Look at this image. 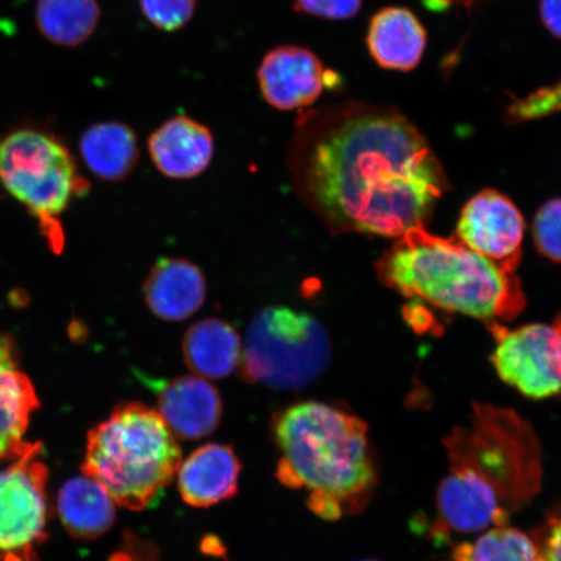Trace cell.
<instances>
[{
	"label": "cell",
	"mask_w": 561,
	"mask_h": 561,
	"mask_svg": "<svg viewBox=\"0 0 561 561\" xmlns=\"http://www.w3.org/2000/svg\"><path fill=\"white\" fill-rule=\"evenodd\" d=\"M289 159L300 198L333 233L397 240L425 228L448 191L437 157L402 116L307 112Z\"/></svg>",
	"instance_id": "1"
},
{
	"label": "cell",
	"mask_w": 561,
	"mask_h": 561,
	"mask_svg": "<svg viewBox=\"0 0 561 561\" xmlns=\"http://www.w3.org/2000/svg\"><path fill=\"white\" fill-rule=\"evenodd\" d=\"M444 445L450 466L437 491V541L507 525L541 490V444L514 410L474 404Z\"/></svg>",
	"instance_id": "2"
},
{
	"label": "cell",
	"mask_w": 561,
	"mask_h": 561,
	"mask_svg": "<svg viewBox=\"0 0 561 561\" xmlns=\"http://www.w3.org/2000/svg\"><path fill=\"white\" fill-rule=\"evenodd\" d=\"M272 434L279 451L278 481L310 490L307 504L314 515L334 522L367 506L378 472L363 420L340 407L306 401L279 410Z\"/></svg>",
	"instance_id": "3"
},
{
	"label": "cell",
	"mask_w": 561,
	"mask_h": 561,
	"mask_svg": "<svg viewBox=\"0 0 561 561\" xmlns=\"http://www.w3.org/2000/svg\"><path fill=\"white\" fill-rule=\"evenodd\" d=\"M378 278L407 298L485 322L514 320L524 311L522 280L477 254L458 237L425 228L397 238L376 265Z\"/></svg>",
	"instance_id": "4"
},
{
	"label": "cell",
	"mask_w": 561,
	"mask_h": 561,
	"mask_svg": "<svg viewBox=\"0 0 561 561\" xmlns=\"http://www.w3.org/2000/svg\"><path fill=\"white\" fill-rule=\"evenodd\" d=\"M181 462L178 437L160 413L129 402L90 432L83 473L100 482L117 506L144 511L171 485Z\"/></svg>",
	"instance_id": "5"
},
{
	"label": "cell",
	"mask_w": 561,
	"mask_h": 561,
	"mask_svg": "<svg viewBox=\"0 0 561 561\" xmlns=\"http://www.w3.org/2000/svg\"><path fill=\"white\" fill-rule=\"evenodd\" d=\"M332 342L314 316L271 306L251 320L242 345V376L275 390H299L324 374Z\"/></svg>",
	"instance_id": "6"
},
{
	"label": "cell",
	"mask_w": 561,
	"mask_h": 561,
	"mask_svg": "<svg viewBox=\"0 0 561 561\" xmlns=\"http://www.w3.org/2000/svg\"><path fill=\"white\" fill-rule=\"evenodd\" d=\"M0 182L45 221L60 215L82 186L67 147L35 129L12 131L0 140Z\"/></svg>",
	"instance_id": "7"
},
{
	"label": "cell",
	"mask_w": 561,
	"mask_h": 561,
	"mask_svg": "<svg viewBox=\"0 0 561 561\" xmlns=\"http://www.w3.org/2000/svg\"><path fill=\"white\" fill-rule=\"evenodd\" d=\"M495 340L490 360L502 381L531 399H546L561 391V339L557 329L530 324L508 329L488 322Z\"/></svg>",
	"instance_id": "8"
},
{
	"label": "cell",
	"mask_w": 561,
	"mask_h": 561,
	"mask_svg": "<svg viewBox=\"0 0 561 561\" xmlns=\"http://www.w3.org/2000/svg\"><path fill=\"white\" fill-rule=\"evenodd\" d=\"M42 446L30 450L0 469V552L32 549L47 523V467Z\"/></svg>",
	"instance_id": "9"
},
{
	"label": "cell",
	"mask_w": 561,
	"mask_h": 561,
	"mask_svg": "<svg viewBox=\"0 0 561 561\" xmlns=\"http://www.w3.org/2000/svg\"><path fill=\"white\" fill-rule=\"evenodd\" d=\"M459 240L502 270L515 273L520 265L525 234L524 217L506 195L483 191L460 214Z\"/></svg>",
	"instance_id": "10"
},
{
	"label": "cell",
	"mask_w": 561,
	"mask_h": 561,
	"mask_svg": "<svg viewBox=\"0 0 561 561\" xmlns=\"http://www.w3.org/2000/svg\"><path fill=\"white\" fill-rule=\"evenodd\" d=\"M314 53L301 46H279L266 54L257 70L259 88L266 103L279 111L310 107L334 83Z\"/></svg>",
	"instance_id": "11"
},
{
	"label": "cell",
	"mask_w": 561,
	"mask_h": 561,
	"mask_svg": "<svg viewBox=\"0 0 561 561\" xmlns=\"http://www.w3.org/2000/svg\"><path fill=\"white\" fill-rule=\"evenodd\" d=\"M158 409L174 436L188 440L213 434L222 417L219 390L196 375L159 383Z\"/></svg>",
	"instance_id": "12"
},
{
	"label": "cell",
	"mask_w": 561,
	"mask_h": 561,
	"mask_svg": "<svg viewBox=\"0 0 561 561\" xmlns=\"http://www.w3.org/2000/svg\"><path fill=\"white\" fill-rule=\"evenodd\" d=\"M152 163L167 178L194 179L207 170L214 159L213 133L188 116H174L149 138Z\"/></svg>",
	"instance_id": "13"
},
{
	"label": "cell",
	"mask_w": 561,
	"mask_h": 561,
	"mask_svg": "<svg viewBox=\"0 0 561 561\" xmlns=\"http://www.w3.org/2000/svg\"><path fill=\"white\" fill-rule=\"evenodd\" d=\"M241 461L230 446L209 444L181 462L179 491L188 506L213 507L237 494Z\"/></svg>",
	"instance_id": "14"
},
{
	"label": "cell",
	"mask_w": 561,
	"mask_h": 561,
	"mask_svg": "<svg viewBox=\"0 0 561 561\" xmlns=\"http://www.w3.org/2000/svg\"><path fill=\"white\" fill-rule=\"evenodd\" d=\"M37 407L33 385L19 369L11 341L0 334V461L15 460L33 445L24 437Z\"/></svg>",
	"instance_id": "15"
},
{
	"label": "cell",
	"mask_w": 561,
	"mask_h": 561,
	"mask_svg": "<svg viewBox=\"0 0 561 561\" xmlns=\"http://www.w3.org/2000/svg\"><path fill=\"white\" fill-rule=\"evenodd\" d=\"M144 291L147 307L159 319L182 321L205 305L207 285L195 264L184 259L163 257L147 276Z\"/></svg>",
	"instance_id": "16"
},
{
	"label": "cell",
	"mask_w": 561,
	"mask_h": 561,
	"mask_svg": "<svg viewBox=\"0 0 561 561\" xmlns=\"http://www.w3.org/2000/svg\"><path fill=\"white\" fill-rule=\"evenodd\" d=\"M115 502L100 482L85 473L61 486L58 511L65 528L83 541L100 538L116 520Z\"/></svg>",
	"instance_id": "17"
},
{
	"label": "cell",
	"mask_w": 561,
	"mask_h": 561,
	"mask_svg": "<svg viewBox=\"0 0 561 561\" xmlns=\"http://www.w3.org/2000/svg\"><path fill=\"white\" fill-rule=\"evenodd\" d=\"M182 353L186 366L206 380H219L241 366L242 342L234 328L219 319H205L188 329Z\"/></svg>",
	"instance_id": "18"
},
{
	"label": "cell",
	"mask_w": 561,
	"mask_h": 561,
	"mask_svg": "<svg viewBox=\"0 0 561 561\" xmlns=\"http://www.w3.org/2000/svg\"><path fill=\"white\" fill-rule=\"evenodd\" d=\"M426 34L419 20L404 9H386L371 20L368 47L383 68L410 70L419 65Z\"/></svg>",
	"instance_id": "19"
},
{
	"label": "cell",
	"mask_w": 561,
	"mask_h": 561,
	"mask_svg": "<svg viewBox=\"0 0 561 561\" xmlns=\"http://www.w3.org/2000/svg\"><path fill=\"white\" fill-rule=\"evenodd\" d=\"M80 152L88 170L105 181L128 178L139 160L136 133L118 122L90 126L81 137Z\"/></svg>",
	"instance_id": "20"
},
{
	"label": "cell",
	"mask_w": 561,
	"mask_h": 561,
	"mask_svg": "<svg viewBox=\"0 0 561 561\" xmlns=\"http://www.w3.org/2000/svg\"><path fill=\"white\" fill-rule=\"evenodd\" d=\"M98 0H38L35 21L42 35L55 45L76 47L94 34L100 23Z\"/></svg>",
	"instance_id": "21"
},
{
	"label": "cell",
	"mask_w": 561,
	"mask_h": 561,
	"mask_svg": "<svg viewBox=\"0 0 561 561\" xmlns=\"http://www.w3.org/2000/svg\"><path fill=\"white\" fill-rule=\"evenodd\" d=\"M451 561H541L535 539L524 531L495 526L476 539L456 546Z\"/></svg>",
	"instance_id": "22"
},
{
	"label": "cell",
	"mask_w": 561,
	"mask_h": 561,
	"mask_svg": "<svg viewBox=\"0 0 561 561\" xmlns=\"http://www.w3.org/2000/svg\"><path fill=\"white\" fill-rule=\"evenodd\" d=\"M144 16L159 31L178 32L191 23L198 0H138Z\"/></svg>",
	"instance_id": "23"
},
{
	"label": "cell",
	"mask_w": 561,
	"mask_h": 561,
	"mask_svg": "<svg viewBox=\"0 0 561 561\" xmlns=\"http://www.w3.org/2000/svg\"><path fill=\"white\" fill-rule=\"evenodd\" d=\"M533 237L545 257L561 263V198L551 199L539 208L533 224Z\"/></svg>",
	"instance_id": "24"
},
{
	"label": "cell",
	"mask_w": 561,
	"mask_h": 561,
	"mask_svg": "<svg viewBox=\"0 0 561 561\" xmlns=\"http://www.w3.org/2000/svg\"><path fill=\"white\" fill-rule=\"evenodd\" d=\"M561 112V82L539 89L510 107V116L518 122L535 121Z\"/></svg>",
	"instance_id": "25"
},
{
	"label": "cell",
	"mask_w": 561,
	"mask_h": 561,
	"mask_svg": "<svg viewBox=\"0 0 561 561\" xmlns=\"http://www.w3.org/2000/svg\"><path fill=\"white\" fill-rule=\"evenodd\" d=\"M363 0H294V9L305 15L327 20H347L362 9Z\"/></svg>",
	"instance_id": "26"
},
{
	"label": "cell",
	"mask_w": 561,
	"mask_h": 561,
	"mask_svg": "<svg viewBox=\"0 0 561 561\" xmlns=\"http://www.w3.org/2000/svg\"><path fill=\"white\" fill-rule=\"evenodd\" d=\"M535 541L541 553V561H561V506L551 512L541 537Z\"/></svg>",
	"instance_id": "27"
},
{
	"label": "cell",
	"mask_w": 561,
	"mask_h": 561,
	"mask_svg": "<svg viewBox=\"0 0 561 561\" xmlns=\"http://www.w3.org/2000/svg\"><path fill=\"white\" fill-rule=\"evenodd\" d=\"M541 13L546 26L561 37V0H542Z\"/></svg>",
	"instance_id": "28"
},
{
	"label": "cell",
	"mask_w": 561,
	"mask_h": 561,
	"mask_svg": "<svg viewBox=\"0 0 561 561\" xmlns=\"http://www.w3.org/2000/svg\"><path fill=\"white\" fill-rule=\"evenodd\" d=\"M0 561H38L33 549L21 551L0 552Z\"/></svg>",
	"instance_id": "29"
},
{
	"label": "cell",
	"mask_w": 561,
	"mask_h": 561,
	"mask_svg": "<svg viewBox=\"0 0 561 561\" xmlns=\"http://www.w3.org/2000/svg\"><path fill=\"white\" fill-rule=\"evenodd\" d=\"M552 327L557 329V332L559 333L561 339V313L558 316V319L556 320V322H553Z\"/></svg>",
	"instance_id": "30"
},
{
	"label": "cell",
	"mask_w": 561,
	"mask_h": 561,
	"mask_svg": "<svg viewBox=\"0 0 561 561\" xmlns=\"http://www.w3.org/2000/svg\"><path fill=\"white\" fill-rule=\"evenodd\" d=\"M362 561H378V560H362Z\"/></svg>",
	"instance_id": "31"
}]
</instances>
